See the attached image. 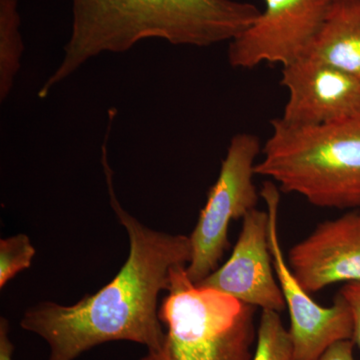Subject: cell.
Masks as SVG:
<instances>
[{
    "label": "cell",
    "instance_id": "cell-4",
    "mask_svg": "<svg viewBox=\"0 0 360 360\" xmlns=\"http://www.w3.org/2000/svg\"><path fill=\"white\" fill-rule=\"evenodd\" d=\"M257 307L191 283L175 267L160 307L167 328L160 349L139 360H252Z\"/></svg>",
    "mask_w": 360,
    "mask_h": 360
},
{
    "label": "cell",
    "instance_id": "cell-12",
    "mask_svg": "<svg viewBox=\"0 0 360 360\" xmlns=\"http://www.w3.org/2000/svg\"><path fill=\"white\" fill-rule=\"evenodd\" d=\"M18 0H0V101L13 89L20 70L23 41L20 33Z\"/></svg>",
    "mask_w": 360,
    "mask_h": 360
},
{
    "label": "cell",
    "instance_id": "cell-17",
    "mask_svg": "<svg viewBox=\"0 0 360 360\" xmlns=\"http://www.w3.org/2000/svg\"><path fill=\"white\" fill-rule=\"evenodd\" d=\"M14 345L9 338V324L6 319H0V360H13Z\"/></svg>",
    "mask_w": 360,
    "mask_h": 360
},
{
    "label": "cell",
    "instance_id": "cell-3",
    "mask_svg": "<svg viewBox=\"0 0 360 360\" xmlns=\"http://www.w3.org/2000/svg\"><path fill=\"white\" fill-rule=\"evenodd\" d=\"M255 174L331 210H360V115L321 125L271 120Z\"/></svg>",
    "mask_w": 360,
    "mask_h": 360
},
{
    "label": "cell",
    "instance_id": "cell-14",
    "mask_svg": "<svg viewBox=\"0 0 360 360\" xmlns=\"http://www.w3.org/2000/svg\"><path fill=\"white\" fill-rule=\"evenodd\" d=\"M34 246L25 233L0 240V288H4L16 274L30 269L34 257Z\"/></svg>",
    "mask_w": 360,
    "mask_h": 360
},
{
    "label": "cell",
    "instance_id": "cell-8",
    "mask_svg": "<svg viewBox=\"0 0 360 360\" xmlns=\"http://www.w3.org/2000/svg\"><path fill=\"white\" fill-rule=\"evenodd\" d=\"M198 286L212 288L262 310L286 309L269 248V212L257 208L243 217L231 257Z\"/></svg>",
    "mask_w": 360,
    "mask_h": 360
},
{
    "label": "cell",
    "instance_id": "cell-6",
    "mask_svg": "<svg viewBox=\"0 0 360 360\" xmlns=\"http://www.w3.org/2000/svg\"><path fill=\"white\" fill-rule=\"evenodd\" d=\"M269 217V248L274 271L286 309L290 314V331L295 360H316L329 347L354 338L352 312L343 296L335 295L333 304L321 307L315 302L293 276L284 257L278 234L281 189L276 182L265 181L260 191Z\"/></svg>",
    "mask_w": 360,
    "mask_h": 360
},
{
    "label": "cell",
    "instance_id": "cell-5",
    "mask_svg": "<svg viewBox=\"0 0 360 360\" xmlns=\"http://www.w3.org/2000/svg\"><path fill=\"white\" fill-rule=\"evenodd\" d=\"M262 150L259 139L255 134H238L229 142L219 177L189 236L193 257L186 266V274L195 285L219 269L229 248L231 222L243 219L257 208L260 193L253 179L257 175V158Z\"/></svg>",
    "mask_w": 360,
    "mask_h": 360
},
{
    "label": "cell",
    "instance_id": "cell-2",
    "mask_svg": "<svg viewBox=\"0 0 360 360\" xmlns=\"http://www.w3.org/2000/svg\"><path fill=\"white\" fill-rule=\"evenodd\" d=\"M259 14L255 4L238 0H72L63 58L39 97L101 54L122 53L151 39L195 47L231 42Z\"/></svg>",
    "mask_w": 360,
    "mask_h": 360
},
{
    "label": "cell",
    "instance_id": "cell-13",
    "mask_svg": "<svg viewBox=\"0 0 360 360\" xmlns=\"http://www.w3.org/2000/svg\"><path fill=\"white\" fill-rule=\"evenodd\" d=\"M252 360H295L290 331L278 312L262 310Z\"/></svg>",
    "mask_w": 360,
    "mask_h": 360
},
{
    "label": "cell",
    "instance_id": "cell-11",
    "mask_svg": "<svg viewBox=\"0 0 360 360\" xmlns=\"http://www.w3.org/2000/svg\"><path fill=\"white\" fill-rule=\"evenodd\" d=\"M307 56L360 80V0H335Z\"/></svg>",
    "mask_w": 360,
    "mask_h": 360
},
{
    "label": "cell",
    "instance_id": "cell-10",
    "mask_svg": "<svg viewBox=\"0 0 360 360\" xmlns=\"http://www.w3.org/2000/svg\"><path fill=\"white\" fill-rule=\"evenodd\" d=\"M288 264L307 292L360 281V210L321 222L288 251Z\"/></svg>",
    "mask_w": 360,
    "mask_h": 360
},
{
    "label": "cell",
    "instance_id": "cell-15",
    "mask_svg": "<svg viewBox=\"0 0 360 360\" xmlns=\"http://www.w3.org/2000/svg\"><path fill=\"white\" fill-rule=\"evenodd\" d=\"M340 293L347 302L350 312H352V321H354V338L355 345H357L360 352V281L345 283L341 288Z\"/></svg>",
    "mask_w": 360,
    "mask_h": 360
},
{
    "label": "cell",
    "instance_id": "cell-16",
    "mask_svg": "<svg viewBox=\"0 0 360 360\" xmlns=\"http://www.w3.org/2000/svg\"><path fill=\"white\" fill-rule=\"evenodd\" d=\"M354 347L352 340L338 341L329 347L316 360H355Z\"/></svg>",
    "mask_w": 360,
    "mask_h": 360
},
{
    "label": "cell",
    "instance_id": "cell-1",
    "mask_svg": "<svg viewBox=\"0 0 360 360\" xmlns=\"http://www.w3.org/2000/svg\"><path fill=\"white\" fill-rule=\"evenodd\" d=\"M105 146L101 160L106 186L111 207L129 234V257L115 278L94 295L72 305L44 302L26 310L20 326L46 341L49 360H75L110 341L160 349L165 331L158 296L169 288L175 267L187 266L193 257L189 236L149 229L122 207Z\"/></svg>",
    "mask_w": 360,
    "mask_h": 360
},
{
    "label": "cell",
    "instance_id": "cell-7",
    "mask_svg": "<svg viewBox=\"0 0 360 360\" xmlns=\"http://www.w3.org/2000/svg\"><path fill=\"white\" fill-rule=\"evenodd\" d=\"M335 0H264L265 9L229 42V65L250 70L292 63L309 51Z\"/></svg>",
    "mask_w": 360,
    "mask_h": 360
},
{
    "label": "cell",
    "instance_id": "cell-9",
    "mask_svg": "<svg viewBox=\"0 0 360 360\" xmlns=\"http://www.w3.org/2000/svg\"><path fill=\"white\" fill-rule=\"evenodd\" d=\"M281 84L288 99L279 118L288 124H326L360 115V80L314 56L283 66Z\"/></svg>",
    "mask_w": 360,
    "mask_h": 360
}]
</instances>
